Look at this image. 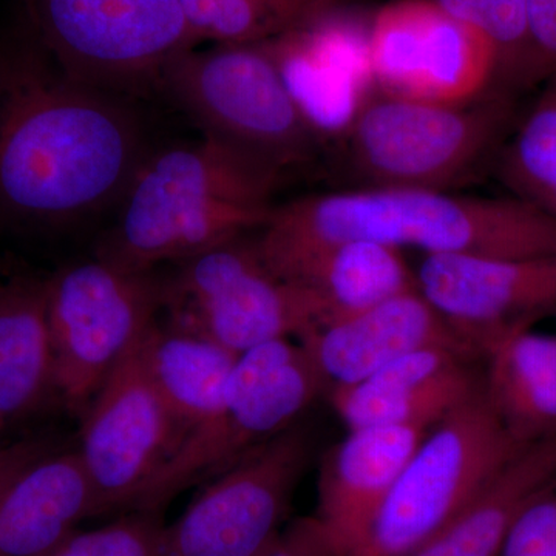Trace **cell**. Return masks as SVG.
Returning <instances> with one entry per match:
<instances>
[{
    "mask_svg": "<svg viewBox=\"0 0 556 556\" xmlns=\"http://www.w3.org/2000/svg\"><path fill=\"white\" fill-rule=\"evenodd\" d=\"M146 155L119 94L72 78L36 42L0 53V217L60 226L100 214Z\"/></svg>",
    "mask_w": 556,
    "mask_h": 556,
    "instance_id": "cell-1",
    "label": "cell"
},
{
    "mask_svg": "<svg viewBox=\"0 0 556 556\" xmlns=\"http://www.w3.org/2000/svg\"><path fill=\"white\" fill-rule=\"evenodd\" d=\"M343 241L415 248L424 255L540 257L556 254V219L517 197L368 186L273 206L254 239L277 277L311 252Z\"/></svg>",
    "mask_w": 556,
    "mask_h": 556,
    "instance_id": "cell-2",
    "label": "cell"
},
{
    "mask_svg": "<svg viewBox=\"0 0 556 556\" xmlns=\"http://www.w3.org/2000/svg\"><path fill=\"white\" fill-rule=\"evenodd\" d=\"M280 172L203 137L146 155L97 257L152 273L257 232Z\"/></svg>",
    "mask_w": 556,
    "mask_h": 556,
    "instance_id": "cell-3",
    "label": "cell"
},
{
    "mask_svg": "<svg viewBox=\"0 0 556 556\" xmlns=\"http://www.w3.org/2000/svg\"><path fill=\"white\" fill-rule=\"evenodd\" d=\"M159 87L204 137L280 174L308 163L320 142L289 93L268 40L195 47L164 70Z\"/></svg>",
    "mask_w": 556,
    "mask_h": 556,
    "instance_id": "cell-4",
    "label": "cell"
},
{
    "mask_svg": "<svg viewBox=\"0 0 556 556\" xmlns=\"http://www.w3.org/2000/svg\"><path fill=\"white\" fill-rule=\"evenodd\" d=\"M327 390L300 342L278 339L244 351L215 415L190 431L139 493L131 511H163L179 493L211 481L251 450L295 426Z\"/></svg>",
    "mask_w": 556,
    "mask_h": 556,
    "instance_id": "cell-5",
    "label": "cell"
},
{
    "mask_svg": "<svg viewBox=\"0 0 556 556\" xmlns=\"http://www.w3.org/2000/svg\"><path fill=\"white\" fill-rule=\"evenodd\" d=\"M511 113L501 91L464 104L379 93L343 139L351 166L371 186L445 190L495 149Z\"/></svg>",
    "mask_w": 556,
    "mask_h": 556,
    "instance_id": "cell-6",
    "label": "cell"
},
{
    "mask_svg": "<svg viewBox=\"0 0 556 556\" xmlns=\"http://www.w3.org/2000/svg\"><path fill=\"white\" fill-rule=\"evenodd\" d=\"M166 324L241 354L278 339L302 338L327 321L311 289L277 277L254 239L230 240L175 265L160 278Z\"/></svg>",
    "mask_w": 556,
    "mask_h": 556,
    "instance_id": "cell-7",
    "label": "cell"
},
{
    "mask_svg": "<svg viewBox=\"0 0 556 556\" xmlns=\"http://www.w3.org/2000/svg\"><path fill=\"white\" fill-rule=\"evenodd\" d=\"M522 445L497 419L481 390L424 437L354 556H412Z\"/></svg>",
    "mask_w": 556,
    "mask_h": 556,
    "instance_id": "cell-8",
    "label": "cell"
},
{
    "mask_svg": "<svg viewBox=\"0 0 556 556\" xmlns=\"http://www.w3.org/2000/svg\"><path fill=\"white\" fill-rule=\"evenodd\" d=\"M36 43L72 78L98 89L160 86L200 46L177 0H24Z\"/></svg>",
    "mask_w": 556,
    "mask_h": 556,
    "instance_id": "cell-9",
    "label": "cell"
},
{
    "mask_svg": "<svg viewBox=\"0 0 556 556\" xmlns=\"http://www.w3.org/2000/svg\"><path fill=\"white\" fill-rule=\"evenodd\" d=\"M58 401L83 417L90 402L161 313L160 277L104 258L47 278Z\"/></svg>",
    "mask_w": 556,
    "mask_h": 556,
    "instance_id": "cell-10",
    "label": "cell"
},
{
    "mask_svg": "<svg viewBox=\"0 0 556 556\" xmlns=\"http://www.w3.org/2000/svg\"><path fill=\"white\" fill-rule=\"evenodd\" d=\"M311 456V434L298 424L251 450L164 526L159 556L257 554L280 532Z\"/></svg>",
    "mask_w": 556,
    "mask_h": 556,
    "instance_id": "cell-11",
    "label": "cell"
},
{
    "mask_svg": "<svg viewBox=\"0 0 556 556\" xmlns=\"http://www.w3.org/2000/svg\"><path fill=\"white\" fill-rule=\"evenodd\" d=\"M139 339L80 417L76 453L93 493V517L130 514L186 438L150 379Z\"/></svg>",
    "mask_w": 556,
    "mask_h": 556,
    "instance_id": "cell-12",
    "label": "cell"
},
{
    "mask_svg": "<svg viewBox=\"0 0 556 556\" xmlns=\"http://www.w3.org/2000/svg\"><path fill=\"white\" fill-rule=\"evenodd\" d=\"M368 54L379 93L464 104L500 83L495 51L437 0H391L368 22Z\"/></svg>",
    "mask_w": 556,
    "mask_h": 556,
    "instance_id": "cell-13",
    "label": "cell"
},
{
    "mask_svg": "<svg viewBox=\"0 0 556 556\" xmlns=\"http://www.w3.org/2000/svg\"><path fill=\"white\" fill-rule=\"evenodd\" d=\"M415 277L417 291L477 346L556 313V254L424 255Z\"/></svg>",
    "mask_w": 556,
    "mask_h": 556,
    "instance_id": "cell-14",
    "label": "cell"
},
{
    "mask_svg": "<svg viewBox=\"0 0 556 556\" xmlns=\"http://www.w3.org/2000/svg\"><path fill=\"white\" fill-rule=\"evenodd\" d=\"M289 93L321 138H345L372 97L368 24L328 11L268 39Z\"/></svg>",
    "mask_w": 556,
    "mask_h": 556,
    "instance_id": "cell-15",
    "label": "cell"
},
{
    "mask_svg": "<svg viewBox=\"0 0 556 556\" xmlns=\"http://www.w3.org/2000/svg\"><path fill=\"white\" fill-rule=\"evenodd\" d=\"M332 388L354 386L397 358L442 348L479 357L477 343L450 324L417 288L328 321L299 338Z\"/></svg>",
    "mask_w": 556,
    "mask_h": 556,
    "instance_id": "cell-16",
    "label": "cell"
},
{
    "mask_svg": "<svg viewBox=\"0 0 556 556\" xmlns=\"http://www.w3.org/2000/svg\"><path fill=\"white\" fill-rule=\"evenodd\" d=\"M473 358L430 348L391 362L354 386L328 391L348 431L371 427L430 430L481 393Z\"/></svg>",
    "mask_w": 556,
    "mask_h": 556,
    "instance_id": "cell-17",
    "label": "cell"
},
{
    "mask_svg": "<svg viewBox=\"0 0 556 556\" xmlns=\"http://www.w3.org/2000/svg\"><path fill=\"white\" fill-rule=\"evenodd\" d=\"M426 434L416 427L350 430L325 455L314 517L340 555L354 556L364 546L399 475Z\"/></svg>",
    "mask_w": 556,
    "mask_h": 556,
    "instance_id": "cell-18",
    "label": "cell"
},
{
    "mask_svg": "<svg viewBox=\"0 0 556 556\" xmlns=\"http://www.w3.org/2000/svg\"><path fill=\"white\" fill-rule=\"evenodd\" d=\"M478 346L482 394L508 433L521 444L556 437V336L525 325Z\"/></svg>",
    "mask_w": 556,
    "mask_h": 556,
    "instance_id": "cell-19",
    "label": "cell"
},
{
    "mask_svg": "<svg viewBox=\"0 0 556 556\" xmlns=\"http://www.w3.org/2000/svg\"><path fill=\"white\" fill-rule=\"evenodd\" d=\"M76 450L50 453L0 493V556H40L93 517Z\"/></svg>",
    "mask_w": 556,
    "mask_h": 556,
    "instance_id": "cell-20",
    "label": "cell"
},
{
    "mask_svg": "<svg viewBox=\"0 0 556 556\" xmlns=\"http://www.w3.org/2000/svg\"><path fill=\"white\" fill-rule=\"evenodd\" d=\"M556 479V437L522 445L438 535L412 556H500L527 504Z\"/></svg>",
    "mask_w": 556,
    "mask_h": 556,
    "instance_id": "cell-21",
    "label": "cell"
},
{
    "mask_svg": "<svg viewBox=\"0 0 556 556\" xmlns=\"http://www.w3.org/2000/svg\"><path fill=\"white\" fill-rule=\"evenodd\" d=\"M56 399L47 278L0 281V417L10 422Z\"/></svg>",
    "mask_w": 556,
    "mask_h": 556,
    "instance_id": "cell-22",
    "label": "cell"
},
{
    "mask_svg": "<svg viewBox=\"0 0 556 556\" xmlns=\"http://www.w3.org/2000/svg\"><path fill=\"white\" fill-rule=\"evenodd\" d=\"M139 351L153 386L186 437L215 415L240 356L160 318L139 339Z\"/></svg>",
    "mask_w": 556,
    "mask_h": 556,
    "instance_id": "cell-23",
    "label": "cell"
},
{
    "mask_svg": "<svg viewBox=\"0 0 556 556\" xmlns=\"http://www.w3.org/2000/svg\"><path fill=\"white\" fill-rule=\"evenodd\" d=\"M278 277L311 289L327 309V324L417 288L401 249L372 241L328 244Z\"/></svg>",
    "mask_w": 556,
    "mask_h": 556,
    "instance_id": "cell-24",
    "label": "cell"
},
{
    "mask_svg": "<svg viewBox=\"0 0 556 556\" xmlns=\"http://www.w3.org/2000/svg\"><path fill=\"white\" fill-rule=\"evenodd\" d=\"M500 156V177L514 197L556 219V72Z\"/></svg>",
    "mask_w": 556,
    "mask_h": 556,
    "instance_id": "cell-25",
    "label": "cell"
},
{
    "mask_svg": "<svg viewBox=\"0 0 556 556\" xmlns=\"http://www.w3.org/2000/svg\"><path fill=\"white\" fill-rule=\"evenodd\" d=\"M495 51L500 83L530 86L527 0H437Z\"/></svg>",
    "mask_w": 556,
    "mask_h": 556,
    "instance_id": "cell-26",
    "label": "cell"
},
{
    "mask_svg": "<svg viewBox=\"0 0 556 556\" xmlns=\"http://www.w3.org/2000/svg\"><path fill=\"white\" fill-rule=\"evenodd\" d=\"M200 46L262 42L278 35L269 0H177Z\"/></svg>",
    "mask_w": 556,
    "mask_h": 556,
    "instance_id": "cell-27",
    "label": "cell"
},
{
    "mask_svg": "<svg viewBox=\"0 0 556 556\" xmlns=\"http://www.w3.org/2000/svg\"><path fill=\"white\" fill-rule=\"evenodd\" d=\"M161 511H130L93 530H73L40 556H159Z\"/></svg>",
    "mask_w": 556,
    "mask_h": 556,
    "instance_id": "cell-28",
    "label": "cell"
},
{
    "mask_svg": "<svg viewBox=\"0 0 556 556\" xmlns=\"http://www.w3.org/2000/svg\"><path fill=\"white\" fill-rule=\"evenodd\" d=\"M500 556H556V479L527 504Z\"/></svg>",
    "mask_w": 556,
    "mask_h": 556,
    "instance_id": "cell-29",
    "label": "cell"
},
{
    "mask_svg": "<svg viewBox=\"0 0 556 556\" xmlns=\"http://www.w3.org/2000/svg\"><path fill=\"white\" fill-rule=\"evenodd\" d=\"M530 84L544 83L556 72V0H527Z\"/></svg>",
    "mask_w": 556,
    "mask_h": 556,
    "instance_id": "cell-30",
    "label": "cell"
},
{
    "mask_svg": "<svg viewBox=\"0 0 556 556\" xmlns=\"http://www.w3.org/2000/svg\"><path fill=\"white\" fill-rule=\"evenodd\" d=\"M252 556H342L316 517L300 518L285 527Z\"/></svg>",
    "mask_w": 556,
    "mask_h": 556,
    "instance_id": "cell-31",
    "label": "cell"
},
{
    "mask_svg": "<svg viewBox=\"0 0 556 556\" xmlns=\"http://www.w3.org/2000/svg\"><path fill=\"white\" fill-rule=\"evenodd\" d=\"M56 450V445L46 438L25 439L17 444L0 448V493L11 482L16 481L28 467Z\"/></svg>",
    "mask_w": 556,
    "mask_h": 556,
    "instance_id": "cell-32",
    "label": "cell"
},
{
    "mask_svg": "<svg viewBox=\"0 0 556 556\" xmlns=\"http://www.w3.org/2000/svg\"><path fill=\"white\" fill-rule=\"evenodd\" d=\"M334 2L336 0H269V5L280 33L331 10Z\"/></svg>",
    "mask_w": 556,
    "mask_h": 556,
    "instance_id": "cell-33",
    "label": "cell"
},
{
    "mask_svg": "<svg viewBox=\"0 0 556 556\" xmlns=\"http://www.w3.org/2000/svg\"><path fill=\"white\" fill-rule=\"evenodd\" d=\"M7 420L5 419H2V417H0V437H2V431H3V428L7 427Z\"/></svg>",
    "mask_w": 556,
    "mask_h": 556,
    "instance_id": "cell-34",
    "label": "cell"
}]
</instances>
